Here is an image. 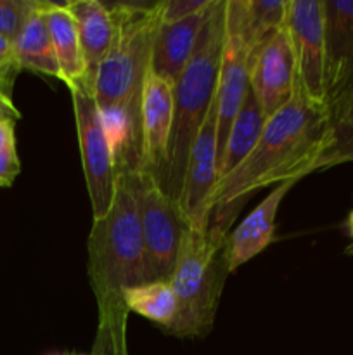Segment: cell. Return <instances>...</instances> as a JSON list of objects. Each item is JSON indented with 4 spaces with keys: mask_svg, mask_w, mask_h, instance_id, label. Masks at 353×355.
<instances>
[{
    "mask_svg": "<svg viewBox=\"0 0 353 355\" xmlns=\"http://www.w3.org/2000/svg\"><path fill=\"white\" fill-rule=\"evenodd\" d=\"M329 144V107L311 101L296 85L293 99L269 116L251 155L218 182L210 227L228 234L246 198L263 187L300 182L320 170Z\"/></svg>",
    "mask_w": 353,
    "mask_h": 355,
    "instance_id": "obj_1",
    "label": "cell"
},
{
    "mask_svg": "<svg viewBox=\"0 0 353 355\" xmlns=\"http://www.w3.org/2000/svg\"><path fill=\"white\" fill-rule=\"evenodd\" d=\"M225 7L227 0L211 2L197 35L196 49L173 85V127L159 184L176 203L190 149L217 94L225 42Z\"/></svg>",
    "mask_w": 353,
    "mask_h": 355,
    "instance_id": "obj_2",
    "label": "cell"
},
{
    "mask_svg": "<svg viewBox=\"0 0 353 355\" xmlns=\"http://www.w3.org/2000/svg\"><path fill=\"white\" fill-rule=\"evenodd\" d=\"M89 279L97 304L121 300V291L147 283L135 170L116 173V196L109 214L93 220L89 236Z\"/></svg>",
    "mask_w": 353,
    "mask_h": 355,
    "instance_id": "obj_3",
    "label": "cell"
},
{
    "mask_svg": "<svg viewBox=\"0 0 353 355\" xmlns=\"http://www.w3.org/2000/svg\"><path fill=\"white\" fill-rule=\"evenodd\" d=\"M104 3L113 14L116 31L96 73L93 99L99 110L141 111L142 85L151 68L152 45L161 26L163 0Z\"/></svg>",
    "mask_w": 353,
    "mask_h": 355,
    "instance_id": "obj_4",
    "label": "cell"
},
{
    "mask_svg": "<svg viewBox=\"0 0 353 355\" xmlns=\"http://www.w3.org/2000/svg\"><path fill=\"white\" fill-rule=\"evenodd\" d=\"M227 234L189 227L183 234L170 283L176 295V318L166 333L176 338H204L213 329L228 272Z\"/></svg>",
    "mask_w": 353,
    "mask_h": 355,
    "instance_id": "obj_5",
    "label": "cell"
},
{
    "mask_svg": "<svg viewBox=\"0 0 353 355\" xmlns=\"http://www.w3.org/2000/svg\"><path fill=\"white\" fill-rule=\"evenodd\" d=\"M135 194L141 214L149 281H170L185 231L179 203L149 172L135 170Z\"/></svg>",
    "mask_w": 353,
    "mask_h": 355,
    "instance_id": "obj_6",
    "label": "cell"
},
{
    "mask_svg": "<svg viewBox=\"0 0 353 355\" xmlns=\"http://www.w3.org/2000/svg\"><path fill=\"white\" fill-rule=\"evenodd\" d=\"M69 92L75 107L76 132L87 191L92 207V218L100 220L109 214L116 196V168L113 151L93 94L82 85L73 87Z\"/></svg>",
    "mask_w": 353,
    "mask_h": 355,
    "instance_id": "obj_7",
    "label": "cell"
},
{
    "mask_svg": "<svg viewBox=\"0 0 353 355\" xmlns=\"http://www.w3.org/2000/svg\"><path fill=\"white\" fill-rule=\"evenodd\" d=\"M218 106L217 94L208 110L206 118L196 135L182 191L179 196V208L187 225L194 229L210 227L215 208V193L218 186V149H217Z\"/></svg>",
    "mask_w": 353,
    "mask_h": 355,
    "instance_id": "obj_8",
    "label": "cell"
},
{
    "mask_svg": "<svg viewBox=\"0 0 353 355\" xmlns=\"http://www.w3.org/2000/svg\"><path fill=\"white\" fill-rule=\"evenodd\" d=\"M287 31L294 55L296 85L311 101L325 106L324 9L322 0H289Z\"/></svg>",
    "mask_w": 353,
    "mask_h": 355,
    "instance_id": "obj_9",
    "label": "cell"
},
{
    "mask_svg": "<svg viewBox=\"0 0 353 355\" xmlns=\"http://www.w3.org/2000/svg\"><path fill=\"white\" fill-rule=\"evenodd\" d=\"M248 71L249 89L266 116H272L293 99L296 69L287 26L251 52Z\"/></svg>",
    "mask_w": 353,
    "mask_h": 355,
    "instance_id": "obj_10",
    "label": "cell"
},
{
    "mask_svg": "<svg viewBox=\"0 0 353 355\" xmlns=\"http://www.w3.org/2000/svg\"><path fill=\"white\" fill-rule=\"evenodd\" d=\"M324 9V94L331 106L353 90V0H322Z\"/></svg>",
    "mask_w": 353,
    "mask_h": 355,
    "instance_id": "obj_11",
    "label": "cell"
},
{
    "mask_svg": "<svg viewBox=\"0 0 353 355\" xmlns=\"http://www.w3.org/2000/svg\"><path fill=\"white\" fill-rule=\"evenodd\" d=\"M173 85L149 68L141 94V170L159 182L173 127Z\"/></svg>",
    "mask_w": 353,
    "mask_h": 355,
    "instance_id": "obj_12",
    "label": "cell"
},
{
    "mask_svg": "<svg viewBox=\"0 0 353 355\" xmlns=\"http://www.w3.org/2000/svg\"><path fill=\"white\" fill-rule=\"evenodd\" d=\"M298 182L289 180L273 187L258 207L234 229L228 232L225 253H227L228 272L234 274L235 270L256 255L263 252L266 246L272 245L275 238L277 214L286 194L296 186Z\"/></svg>",
    "mask_w": 353,
    "mask_h": 355,
    "instance_id": "obj_13",
    "label": "cell"
},
{
    "mask_svg": "<svg viewBox=\"0 0 353 355\" xmlns=\"http://www.w3.org/2000/svg\"><path fill=\"white\" fill-rule=\"evenodd\" d=\"M249 55H251V52L246 49L241 38L227 31V28H225L224 52H221V64L217 83L218 159H220L221 153H224L232 123H234L235 116L239 114L242 103H244L246 96H248Z\"/></svg>",
    "mask_w": 353,
    "mask_h": 355,
    "instance_id": "obj_14",
    "label": "cell"
},
{
    "mask_svg": "<svg viewBox=\"0 0 353 355\" xmlns=\"http://www.w3.org/2000/svg\"><path fill=\"white\" fill-rule=\"evenodd\" d=\"M287 10L289 0H227L225 28L253 52L286 26Z\"/></svg>",
    "mask_w": 353,
    "mask_h": 355,
    "instance_id": "obj_15",
    "label": "cell"
},
{
    "mask_svg": "<svg viewBox=\"0 0 353 355\" xmlns=\"http://www.w3.org/2000/svg\"><path fill=\"white\" fill-rule=\"evenodd\" d=\"M66 7L78 31L87 66V87L93 94L96 73L114 40V31H116L114 17L106 3L100 0H75V2H66Z\"/></svg>",
    "mask_w": 353,
    "mask_h": 355,
    "instance_id": "obj_16",
    "label": "cell"
},
{
    "mask_svg": "<svg viewBox=\"0 0 353 355\" xmlns=\"http://www.w3.org/2000/svg\"><path fill=\"white\" fill-rule=\"evenodd\" d=\"M206 10L185 17V19L175 21V23L161 21L154 45H152L151 69L172 85H175L176 80L180 78L196 49L197 35H199Z\"/></svg>",
    "mask_w": 353,
    "mask_h": 355,
    "instance_id": "obj_17",
    "label": "cell"
},
{
    "mask_svg": "<svg viewBox=\"0 0 353 355\" xmlns=\"http://www.w3.org/2000/svg\"><path fill=\"white\" fill-rule=\"evenodd\" d=\"M45 21L48 35L54 45L55 58L62 73V83L73 87H87V66L80 45L78 31L75 21L69 14L66 2H47L45 6Z\"/></svg>",
    "mask_w": 353,
    "mask_h": 355,
    "instance_id": "obj_18",
    "label": "cell"
},
{
    "mask_svg": "<svg viewBox=\"0 0 353 355\" xmlns=\"http://www.w3.org/2000/svg\"><path fill=\"white\" fill-rule=\"evenodd\" d=\"M45 6L47 2L40 0V6L31 12L23 30L12 42L14 62L21 69L40 73V75L57 78L62 82V73L55 58L54 45L48 35L47 21H45Z\"/></svg>",
    "mask_w": 353,
    "mask_h": 355,
    "instance_id": "obj_19",
    "label": "cell"
},
{
    "mask_svg": "<svg viewBox=\"0 0 353 355\" xmlns=\"http://www.w3.org/2000/svg\"><path fill=\"white\" fill-rule=\"evenodd\" d=\"M266 120H269V116L263 113L258 101L249 89L241 111L235 116L230 132H228L224 153L218 159V177H220L218 182L230 172H234L251 155V151L262 137Z\"/></svg>",
    "mask_w": 353,
    "mask_h": 355,
    "instance_id": "obj_20",
    "label": "cell"
},
{
    "mask_svg": "<svg viewBox=\"0 0 353 355\" xmlns=\"http://www.w3.org/2000/svg\"><path fill=\"white\" fill-rule=\"evenodd\" d=\"M121 298L128 312L142 315L168 331L179 311L176 295L170 281H147L121 291Z\"/></svg>",
    "mask_w": 353,
    "mask_h": 355,
    "instance_id": "obj_21",
    "label": "cell"
},
{
    "mask_svg": "<svg viewBox=\"0 0 353 355\" xmlns=\"http://www.w3.org/2000/svg\"><path fill=\"white\" fill-rule=\"evenodd\" d=\"M331 144L320 162V170L353 162V90L329 106Z\"/></svg>",
    "mask_w": 353,
    "mask_h": 355,
    "instance_id": "obj_22",
    "label": "cell"
},
{
    "mask_svg": "<svg viewBox=\"0 0 353 355\" xmlns=\"http://www.w3.org/2000/svg\"><path fill=\"white\" fill-rule=\"evenodd\" d=\"M99 322L93 340L92 355H128L127 349V311L121 300L97 304Z\"/></svg>",
    "mask_w": 353,
    "mask_h": 355,
    "instance_id": "obj_23",
    "label": "cell"
},
{
    "mask_svg": "<svg viewBox=\"0 0 353 355\" xmlns=\"http://www.w3.org/2000/svg\"><path fill=\"white\" fill-rule=\"evenodd\" d=\"M19 114L0 107V186L10 187L21 172L16 148V120Z\"/></svg>",
    "mask_w": 353,
    "mask_h": 355,
    "instance_id": "obj_24",
    "label": "cell"
},
{
    "mask_svg": "<svg viewBox=\"0 0 353 355\" xmlns=\"http://www.w3.org/2000/svg\"><path fill=\"white\" fill-rule=\"evenodd\" d=\"M40 0H0V35L14 42Z\"/></svg>",
    "mask_w": 353,
    "mask_h": 355,
    "instance_id": "obj_25",
    "label": "cell"
},
{
    "mask_svg": "<svg viewBox=\"0 0 353 355\" xmlns=\"http://www.w3.org/2000/svg\"><path fill=\"white\" fill-rule=\"evenodd\" d=\"M213 0H163L161 21L163 23H175L185 19L197 12H203L211 6Z\"/></svg>",
    "mask_w": 353,
    "mask_h": 355,
    "instance_id": "obj_26",
    "label": "cell"
},
{
    "mask_svg": "<svg viewBox=\"0 0 353 355\" xmlns=\"http://www.w3.org/2000/svg\"><path fill=\"white\" fill-rule=\"evenodd\" d=\"M17 71H6L0 73V107L9 113L19 114L17 107L14 106L12 101V87H14V80H16Z\"/></svg>",
    "mask_w": 353,
    "mask_h": 355,
    "instance_id": "obj_27",
    "label": "cell"
},
{
    "mask_svg": "<svg viewBox=\"0 0 353 355\" xmlns=\"http://www.w3.org/2000/svg\"><path fill=\"white\" fill-rule=\"evenodd\" d=\"M6 71H17L19 68L14 62V54H12V42L7 40L6 37L0 35V73Z\"/></svg>",
    "mask_w": 353,
    "mask_h": 355,
    "instance_id": "obj_28",
    "label": "cell"
},
{
    "mask_svg": "<svg viewBox=\"0 0 353 355\" xmlns=\"http://www.w3.org/2000/svg\"><path fill=\"white\" fill-rule=\"evenodd\" d=\"M345 225H346V231H348V236H350V238H352V245H350L348 252L353 253V210L350 211L348 217H346Z\"/></svg>",
    "mask_w": 353,
    "mask_h": 355,
    "instance_id": "obj_29",
    "label": "cell"
},
{
    "mask_svg": "<svg viewBox=\"0 0 353 355\" xmlns=\"http://www.w3.org/2000/svg\"><path fill=\"white\" fill-rule=\"evenodd\" d=\"M69 355H83V354H69Z\"/></svg>",
    "mask_w": 353,
    "mask_h": 355,
    "instance_id": "obj_30",
    "label": "cell"
}]
</instances>
